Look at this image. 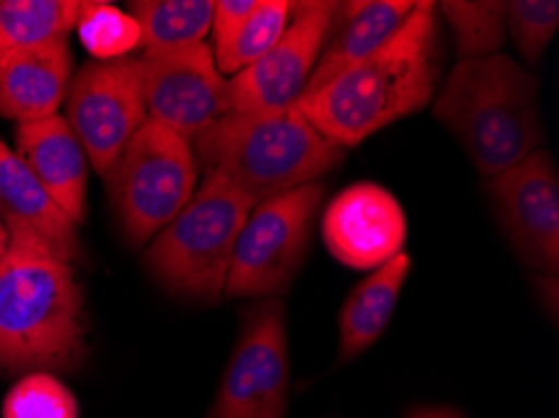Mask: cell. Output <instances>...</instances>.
<instances>
[{"label": "cell", "instance_id": "6da1fadb", "mask_svg": "<svg viewBox=\"0 0 559 418\" xmlns=\"http://www.w3.org/2000/svg\"><path fill=\"white\" fill-rule=\"evenodd\" d=\"M442 65L437 3L425 0L384 46L321 88L304 93L294 108L336 146L354 148L381 128L427 108L442 81Z\"/></svg>", "mask_w": 559, "mask_h": 418}, {"label": "cell", "instance_id": "7a4b0ae2", "mask_svg": "<svg viewBox=\"0 0 559 418\" xmlns=\"http://www.w3.org/2000/svg\"><path fill=\"white\" fill-rule=\"evenodd\" d=\"M86 354V296L73 263L38 249H5L0 255V377L71 373Z\"/></svg>", "mask_w": 559, "mask_h": 418}, {"label": "cell", "instance_id": "3957f363", "mask_svg": "<svg viewBox=\"0 0 559 418\" xmlns=\"http://www.w3.org/2000/svg\"><path fill=\"white\" fill-rule=\"evenodd\" d=\"M435 118L485 178L545 146L537 79L504 53L456 63L439 93Z\"/></svg>", "mask_w": 559, "mask_h": 418}, {"label": "cell", "instance_id": "277c9868", "mask_svg": "<svg viewBox=\"0 0 559 418\" xmlns=\"http://www.w3.org/2000/svg\"><path fill=\"white\" fill-rule=\"evenodd\" d=\"M191 148L206 174L222 170L253 206L317 183L346 158V148L319 133L296 108L228 110L191 141Z\"/></svg>", "mask_w": 559, "mask_h": 418}, {"label": "cell", "instance_id": "5b68a950", "mask_svg": "<svg viewBox=\"0 0 559 418\" xmlns=\"http://www.w3.org/2000/svg\"><path fill=\"white\" fill-rule=\"evenodd\" d=\"M251 208L231 178L211 170L179 216L148 243L143 268L168 294L216 303Z\"/></svg>", "mask_w": 559, "mask_h": 418}, {"label": "cell", "instance_id": "8992f818", "mask_svg": "<svg viewBox=\"0 0 559 418\" xmlns=\"http://www.w3.org/2000/svg\"><path fill=\"white\" fill-rule=\"evenodd\" d=\"M108 195L131 246L151 243L199 189V164L179 133L146 121L108 170Z\"/></svg>", "mask_w": 559, "mask_h": 418}, {"label": "cell", "instance_id": "52a82bcc", "mask_svg": "<svg viewBox=\"0 0 559 418\" xmlns=\"http://www.w3.org/2000/svg\"><path fill=\"white\" fill-rule=\"evenodd\" d=\"M324 183L274 195L251 208L236 241L226 276V298H278L286 294L309 253Z\"/></svg>", "mask_w": 559, "mask_h": 418}, {"label": "cell", "instance_id": "ba28073f", "mask_svg": "<svg viewBox=\"0 0 559 418\" xmlns=\"http://www.w3.org/2000/svg\"><path fill=\"white\" fill-rule=\"evenodd\" d=\"M289 377L286 309L278 298H261L243 315L209 418H286Z\"/></svg>", "mask_w": 559, "mask_h": 418}, {"label": "cell", "instance_id": "9c48e42d", "mask_svg": "<svg viewBox=\"0 0 559 418\" xmlns=\"http://www.w3.org/2000/svg\"><path fill=\"white\" fill-rule=\"evenodd\" d=\"M66 121L100 176L121 156L139 128L148 121L135 58L86 63L66 93Z\"/></svg>", "mask_w": 559, "mask_h": 418}, {"label": "cell", "instance_id": "30bf717a", "mask_svg": "<svg viewBox=\"0 0 559 418\" xmlns=\"http://www.w3.org/2000/svg\"><path fill=\"white\" fill-rule=\"evenodd\" d=\"M336 8L338 3L329 0L294 3V15L282 38L257 63L228 79V110L269 114L299 104L332 31Z\"/></svg>", "mask_w": 559, "mask_h": 418}, {"label": "cell", "instance_id": "8fae6325", "mask_svg": "<svg viewBox=\"0 0 559 418\" xmlns=\"http://www.w3.org/2000/svg\"><path fill=\"white\" fill-rule=\"evenodd\" d=\"M487 199L516 255L542 276H557L559 176L552 153L539 148L487 178Z\"/></svg>", "mask_w": 559, "mask_h": 418}, {"label": "cell", "instance_id": "7c38bea8", "mask_svg": "<svg viewBox=\"0 0 559 418\" xmlns=\"http://www.w3.org/2000/svg\"><path fill=\"white\" fill-rule=\"evenodd\" d=\"M148 121L193 141L228 114V81L206 43L174 53L135 58Z\"/></svg>", "mask_w": 559, "mask_h": 418}, {"label": "cell", "instance_id": "4fadbf2b", "mask_svg": "<svg viewBox=\"0 0 559 418\" xmlns=\"http://www.w3.org/2000/svg\"><path fill=\"white\" fill-rule=\"evenodd\" d=\"M321 234L329 253L346 268L377 271L404 253L406 213L379 183H352L324 211Z\"/></svg>", "mask_w": 559, "mask_h": 418}, {"label": "cell", "instance_id": "5bb4252c", "mask_svg": "<svg viewBox=\"0 0 559 418\" xmlns=\"http://www.w3.org/2000/svg\"><path fill=\"white\" fill-rule=\"evenodd\" d=\"M0 226L8 249L48 251L68 263L83 259L79 226L40 186L19 153L0 141Z\"/></svg>", "mask_w": 559, "mask_h": 418}, {"label": "cell", "instance_id": "9a60e30c", "mask_svg": "<svg viewBox=\"0 0 559 418\" xmlns=\"http://www.w3.org/2000/svg\"><path fill=\"white\" fill-rule=\"evenodd\" d=\"M15 153L75 226L86 220L88 156L63 116L19 123Z\"/></svg>", "mask_w": 559, "mask_h": 418}, {"label": "cell", "instance_id": "2e32d148", "mask_svg": "<svg viewBox=\"0 0 559 418\" xmlns=\"http://www.w3.org/2000/svg\"><path fill=\"white\" fill-rule=\"evenodd\" d=\"M71 79L73 53L68 40L8 53L0 58V114L19 123L56 116Z\"/></svg>", "mask_w": 559, "mask_h": 418}, {"label": "cell", "instance_id": "e0dca14e", "mask_svg": "<svg viewBox=\"0 0 559 418\" xmlns=\"http://www.w3.org/2000/svg\"><path fill=\"white\" fill-rule=\"evenodd\" d=\"M412 0H357L338 3L332 31L324 40L321 56L313 68L307 91H317L334 75L349 71L364 58L374 53L402 28L414 11Z\"/></svg>", "mask_w": 559, "mask_h": 418}, {"label": "cell", "instance_id": "ac0fdd59", "mask_svg": "<svg viewBox=\"0 0 559 418\" xmlns=\"http://www.w3.org/2000/svg\"><path fill=\"white\" fill-rule=\"evenodd\" d=\"M412 259L409 253H400L384 266L371 271L338 311V356L336 363H349L354 358L369 351L381 334L389 329L402 288L409 278Z\"/></svg>", "mask_w": 559, "mask_h": 418}, {"label": "cell", "instance_id": "d6986e66", "mask_svg": "<svg viewBox=\"0 0 559 418\" xmlns=\"http://www.w3.org/2000/svg\"><path fill=\"white\" fill-rule=\"evenodd\" d=\"M129 13L139 23L143 56H160L206 43L214 0H135Z\"/></svg>", "mask_w": 559, "mask_h": 418}, {"label": "cell", "instance_id": "ffe728a7", "mask_svg": "<svg viewBox=\"0 0 559 418\" xmlns=\"http://www.w3.org/2000/svg\"><path fill=\"white\" fill-rule=\"evenodd\" d=\"M81 0H3L0 3V58L15 50L68 40Z\"/></svg>", "mask_w": 559, "mask_h": 418}, {"label": "cell", "instance_id": "44dd1931", "mask_svg": "<svg viewBox=\"0 0 559 418\" xmlns=\"http://www.w3.org/2000/svg\"><path fill=\"white\" fill-rule=\"evenodd\" d=\"M437 13L452 28L460 61L502 53L507 40L504 3L499 0H444Z\"/></svg>", "mask_w": 559, "mask_h": 418}, {"label": "cell", "instance_id": "7402d4cb", "mask_svg": "<svg viewBox=\"0 0 559 418\" xmlns=\"http://www.w3.org/2000/svg\"><path fill=\"white\" fill-rule=\"evenodd\" d=\"M292 15L294 3H289V0H259L249 19L236 31V36L214 53L218 73L236 75L243 68L257 63L282 38Z\"/></svg>", "mask_w": 559, "mask_h": 418}, {"label": "cell", "instance_id": "603a6c76", "mask_svg": "<svg viewBox=\"0 0 559 418\" xmlns=\"http://www.w3.org/2000/svg\"><path fill=\"white\" fill-rule=\"evenodd\" d=\"M75 31L83 48L98 63L121 61L135 48H141V31L133 15L104 0H83Z\"/></svg>", "mask_w": 559, "mask_h": 418}, {"label": "cell", "instance_id": "cb8c5ba5", "mask_svg": "<svg viewBox=\"0 0 559 418\" xmlns=\"http://www.w3.org/2000/svg\"><path fill=\"white\" fill-rule=\"evenodd\" d=\"M3 418H79V401L53 373H25L5 394Z\"/></svg>", "mask_w": 559, "mask_h": 418}, {"label": "cell", "instance_id": "d4e9b609", "mask_svg": "<svg viewBox=\"0 0 559 418\" xmlns=\"http://www.w3.org/2000/svg\"><path fill=\"white\" fill-rule=\"evenodd\" d=\"M504 25L520 56L535 65L559 28L557 0H510L504 3Z\"/></svg>", "mask_w": 559, "mask_h": 418}, {"label": "cell", "instance_id": "484cf974", "mask_svg": "<svg viewBox=\"0 0 559 418\" xmlns=\"http://www.w3.org/2000/svg\"><path fill=\"white\" fill-rule=\"evenodd\" d=\"M259 0H218L214 3V21H211V33H214V53L222 50L228 40L236 36L243 21L249 19Z\"/></svg>", "mask_w": 559, "mask_h": 418}, {"label": "cell", "instance_id": "4316f807", "mask_svg": "<svg viewBox=\"0 0 559 418\" xmlns=\"http://www.w3.org/2000/svg\"><path fill=\"white\" fill-rule=\"evenodd\" d=\"M406 418H467L454 406H417L412 408Z\"/></svg>", "mask_w": 559, "mask_h": 418}, {"label": "cell", "instance_id": "83f0119b", "mask_svg": "<svg viewBox=\"0 0 559 418\" xmlns=\"http://www.w3.org/2000/svg\"><path fill=\"white\" fill-rule=\"evenodd\" d=\"M5 249H8V236H5V228L0 226V255L5 253Z\"/></svg>", "mask_w": 559, "mask_h": 418}]
</instances>
